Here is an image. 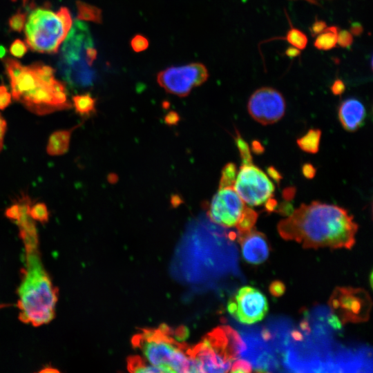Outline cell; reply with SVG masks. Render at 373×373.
I'll use <instances>...</instances> for the list:
<instances>
[{"instance_id":"obj_1","label":"cell","mask_w":373,"mask_h":373,"mask_svg":"<svg viewBox=\"0 0 373 373\" xmlns=\"http://www.w3.org/2000/svg\"><path fill=\"white\" fill-rule=\"evenodd\" d=\"M277 229L283 239L306 249H351L358 225L346 209L314 201L302 204L279 222Z\"/></svg>"},{"instance_id":"obj_33","label":"cell","mask_w":373,"mask_h":373,"mask_svg":"<svg viewBox=\"0 0 373 373\" xmlns=\"http://www.w3.org/2000/svg\"><path fill=\"white\" fill-rule=\"evenodd\" d=\"M327 28V23L323 20L316 19L315 21L309 28V32L312 37H316L321 33Z\"/></svg>"},{"instance_id":"obj_48","label":"cell","mask_w":373,"mask_h":373,"mask_svg":"<svg viewBox=\"0 0 373 373\" xmlns=\"http://www.w3.org/2000/svg\"><path fill=\"white\" fill-rule=\"evenodd\" d=\"M372 271L370 272V286L371 287H372Z\"/></svg>"},{"instance_id":"obj_44","label":"cell","mask_w":373,"mask_h":373,"mask_svg":"<svg viewBox=\"0 0 373 373\" xmlns=\"http://www.w3.org/2000/svg\"><path fill=\"white\" fill-rule=\"evenodd\" d=\"M252 151L255 153H262L264 151L263 146L258 141H254L251 146Z\"/></svg>"},{"instance_id":"obj_32","label":"cell","mask_w":373,"mask_h":373,"mask_svg":"<svg viewBox=\"0 0 373 373\" xmlns=\"http://www.w3.org/2000/svg\"><path fill=\"white\" fill-rule=\"evenodd\" d=\"M269 290L273 296L279 297L285 294V285L280 280H274L270 284Z\"/></svg>"},{"instance_id":"obj_31","label":"cell","mask_w":373,"mask_h":373,"mask_svg":"<svg viewBox=\"0 0 373 373\" xmlns=\"http://www.w3.org/2000/svg\"><path fill=\"white\" fill-rule=\"evenodd\" d=\"M11 94L4 85L0 86V110H4L11 103Z\"/></svg>"},{"instance_id":"obj_7","label":"cell","mask_w":373,"mask_h":373,"mask_svg":"<svg viewBox=\"0 0 373 373\" xmlns=\"http://www.w3.org/2000/svg\"><path fill=\"white\" fill-rule=\"evenodd\" d=\"M372 300L363 289L338 287L329 299V307L342 324L367 321L372 308Z\"/></svg>"},{"instance_id":"obj_26","label":"cell","mask_w":373,"mask_h":373,"mask_svg":"<svg viewBox=\"0 0 373 373\" xmlns=\"http://www.w3.org/2000/svg\"><path fill=\"white\" fill-rule=\"evenodd\" d=\"M235 140L243 164H252V156L249 145L238 132Z\"/></svg>"},{"instance_id":"obj_4","label":"cell","mask_w":373,"mask_h":373,"mask_svg":"<svg viewBox=\"0 0 373 373\" xmlns=\"http://www.w3.org/2000/svg\"><path fill=\"white\" fill-rule=\"evenodd\" d=\"M133 342L146 361L162 372H191L189 349L173 338L165 325L157 329L144 330Z\"/></svg>"},{"instance_id":"obj_6","label":"cell","mask_w":373,"mask_h":373,"mask_svg":"<svg viewBox=\"0 0 373 373\" xmlns=\"http://www.w3.org/2000/svg\"><path fill=\"white\" fill-rule=\"evenodd\" d=\"M87 26L76 21L62 46L58 67L63 79L73 88L93 85L95 72L86 61V50L93 45Z\"/></svg>"},{"instance_id":"obj_30","label":"cell","mask_w":373,"mask_h":373,"mask_svg":"<svg viewBox=\"0 0 373 373\" xmlns=\"http://www.w3.org/2000/svg\"><path fill=\"white\" fill-rule=\"evenodd\" d=\"M353 35L346 30H339L337 36V44L342 48H348L352 44Z\"/></svg>"},{"instance_id":"obj_20","label":"cell","mask_w":373,"mask_h":373,"mask_svg":"<svg viewBox=\"0 0 373 373\" xmlns=\"http://www.w3.org/2000/svg\"><path fill=\"white\" fill-rule=\"evenodd\" d=\"M258 218V213L251 208L245 207L243 211L236 224L239 233H245L254 228Z\"/></svg>"},{"instance_id":"obj_10","label":"cell","mask_w":373,"mask_h":373,"mask_svg":"<svg viewBox=\"0 0 373 373\" xmlns=\"http://www.w3.org/2000/svg\"><path fill=\"white\" fill-rule=\"evenodd\" d=\"M227 310L238 322L253 324L260 321L267 314L268 303L258 289L245 286L228 302Z\"/></svg>"},{"instance_id":"obj_5","label":"cell","mask_w":373,"mask_h":373,"mask_svg":"<svg viewBox=\"0 0 373 373\" xmlns=\"http://www.w3.org/2000/svg\"><path fill=\"white\" fill-rule=\"evenodd\" d=\"M72 27L68 9L61 7L57 12L48 8H38L30 14L25 27L26 44L35 52L55 54Z\"/></svg>"},{"instance_id":"obj_23","label":"cell","mask_w":373,"mask_h":373,"mask_svg":"<svg viewBox=\"0 0 373 373\" xmlns=\"http://www.w3.org/2000/svg\"><path fill=\"white\" fill-rule=\"evenodd\" d=\"M236 178V167L233 163L227 164L222 171L219 188L233 186Z\"/></svg>"},{"instance_id":"obj_41","label":"cell","mask_w":373,"mask_h":373,"mask_svg":"<svg viewBox=\"0 0 373 373\" xmlns=\"http://www.w3.org/2000/svg\"><path fill=\"white\" fill-rule=\"evenodd\" d=\"M277 206V201L270 198L266 202L265 209L268 212H272L276 210Z\"/></svg>"},{"instance_id":"obj_43","label":"cell","mask_w":373,"mask_h":373,"mask_svg":"<svg viewBox=\"0 0 373 373\" xmlns=\"http://www.w3.org/2000/svg\"><path fill=\"white\" fill-rule=\"evenodd\" d=\"M165 120L169 124H175L178 121V116L174 112H171L165 117Z\"/></svg>"},{"instance_id":"obj_29","label":"cell","mask_w":373,"mask_h":373,"mask_svg":"<svg viewBox=\"0 0 373 373\" xmlns=\"http://www.w3.org/2000/svg\"><path fill=\"white\" fill-rule=\"evenodd\" d=\"M231 372H251L252 365L251 363L246 359H236L231 366Z\"/></svg>"},{"instance_id":"obj_22","label":"cell","mask_w":373,"mask_h":373,"mask_svg":"<svg viewBox=\"0 0 373 373\" xmlns=\"http://www.w3.org/2000/svg\"><path fill=\"white\" fill-rule=\"evenodd\" d=\"M128 367L129 371L133 372H162L159 367L142 361L140 357L131 358Z\"/></svg>"},{"instance_id":"obj_13","label":"cell","mask_w":373,"mask_h":373,"mask_svg":"<svg viewBox=\"0 0 373 373\" xmlns=\"http://www.w3.org/2000/svg\"><path fill=\"white\" fill-rule=\"evenodd\" d=\"M241 251L245 261L251 264H260L269 254V246L266 236L256 229L239 233Z\"/></svg>"},{"instance_id":"obj_3","label":"cell","mask_w":373,"mask_h":373,"mask_svg":"<svg viewBox=\"0 0 373 373\" xmlns=\"http://www.w3.org/2000/svg\"><path fill=\"white\" fill-rule=\"evenodd\" d=\"M245 349V343L236 330L229 326L216 328L189 349L191 372H229Z\"/></svg>"},{"instance_id":"obj_18","label":"cell","mask_w":373,"mask_h":373,"mask_svg":"<svg viewBox=\"0 0 373 373\" xmlns=\"http://www.w3.org/2000/svg\"><path fill=\"white\" fill-rule=\"evenodd\" d=\"M321 131L312 128L296 140L299 148L309 153H316L319 149Z\"/></svg>"},{"instance_id":"obj_8","label":"cell","mask_w":373,"mask_h":373,"mask_svg":"<svg viewBox=\"0 0 373 373\" xmlns=\"http://www.w3.org/2000/svg\"><path fill=\"white\" fill-rule=\"evenodd\" d=\"M209 77L207 67L201 63L171 66L157 73L158 84L167 93L178 97L187 96L192 89L204 83Z\"/></svg>"},{"instance_id":"obj_14","label":"cell","mask_w":373,"mask_h":373,"mask_svg":"<svg viewBox=\"0 0 373 373\" xmlns=\"http://www.w3.org/2000/svg\"><path fill=\"white\" fill-rule=\"evenodd\" d=\"M343 127L348 131H357L364 123L366 111L363 103L356 98H348L342 102L338 111Z\"/></svg>"},{"instance_id":"obj_12","label":"cell","mask_w":373,"mask_h":373,"mask_svg":"<svg viewBox=\"0 0 373 373\" xmlns=\"http://www.w3.org/2000/svg\"><path fill=\"white\" fill-rule=\"evenodd\" d=\"M245 207L233 186L220 188L213 197L208 216L215 223L231 227L236 225Z\"/></svg>"},{"instance_id":"obj_37","label":"cell","mask_w":373,"mask_h":373,"mask_svg":"<svg viewBox=\"0 0 373 373\" xmlns=\"http://www.w3.org/2000/svg\"><path fill=\"white\" fill-rule=\"evenodd\" d=\"M6 131V122L0 115V151L3 145V139Z\"/></svg>"},{"instance_id":"obj_28","label":"cell","mask_w":373,"mask_h":373,"mask_svg":"<svg viewBox=\"0 0 373 373\" xmlns=\"http://www.w3.org/2000/svg\"><path fill=\"white\" fill-rule=\"evenodd\" d=\"M28 45L22 40L17 39L11 44L10 53L16 58H21L28 51Z\"/></svg>"},{"instance_id":"obj_17","label":"cell","mask_w":373,"mask_h":373,"mask_svg":"<svg viewBox=\"0 0 373 373\" xmlns=\"http://www.w3.org/2000/svg\"><path fill=\"white\" fill-rule=\"evenodd\" d=\"M76 6L77 20L92 21L95 23H102V11L100 8L80 0L76 1Z\"/></svg>"},{"instance_id":"obj_15","label":"cell","mask_w":373,"mask_h":373,"mask_svg":"<svg viewBox=\"0 0 373 373\" xmlns=\"http://www.w3.org/2000/svg\"><path fill=\"white\" fill-rule=\"evenodd\" d=\"M77 126L70 129L60 130L52 133L49 137L46 151L50 155H61L66 153L70 145L72 133Z\"/></svg>"},{"instance_id":"obj_34","label":"cell","mask_w":373,"mask_h":373,"mask_svg":"<svg viewBox=\"0 0 373 373\" xmlns=\"http://www.w3.org/2000/svg\"><path fill=\"white\" fill-rule=\"evenodd\" d=\"M21 214V207L19 202L10 206L6 210L5 215L11 220H17Z\"/></svg>"},{"instance_id":"obj_46","label":"cell","mask_w":373,"mask_h":373,"mask_svg":"<svg viewBox=\"0 0 373 373\" xmlns=\"http://www.w3.org/2000/svg\"><path fill=\"white\" fill-rule=\"evenodd\" d=\"M6 48L3 46L0 45V59L3 58L4 56L6 55Z\"/></svg>"},{"instance_id":"obj_16","label":"cell","mask_w":373,"mask_h":373,"mask_svg":"<svg viewBox=\"0 0 373 373\" xmlns=\"http://www.w3.org/2000/svg\"><path fill=\"white\" fill-rule=\"evenodd\" d=\"M72 100L76 113L81 116L88 117L96 112L97 99L89 93L76 95Z\"/></svg>"},{"instance_id":"obj_42","label":"cell","mask_w":373,"mask_h":373,"mask_svg":"<svg viewBox=\"0 0 373 373\" xmlns=\"http://www.w3.org/2000/svg\"><path fill=\"white\" fill-rule=\"evenodd\" d=\"M296 189L294 187H288L283 191V196L286 200H291L295 195Z\"/></svg>"},{"instance_id":"obj_9","label":"cell","mask_w":373,"mask_h":373,"mask_svg":"<svg viewBox=\"0 0 373 373\" xmlns=\"http://www.w3.org/2000/svg\"><path fill=\"white\" fill-rule=\"evenodd\" d=\"M240 198L250 206H258L271 198L274 186L267 175L253 164H242L234 183Z\"/></svg>"},{"instance_id":"obj_38","label":"cell","mask_w":373,"mask_h":373,"mask_svg":"<svg viewBox=\"0 0 373 373\" xmlns=\"http://www.w3.org/2000/svg\"><path fill=\"white\" fill-rule=\"evenodd\" d=\"M363 31V28L361 23L358 22L352 23L350 26V32L352 35L360 36Z\"/></svg>"},{"instance_id":"obj_35","label":"cell","mask_w":373,"mask_h":373,"mask_svg":"<svg viewBox=\"0 0 373 373\" xmlns=\"http://www.w3.org/2000/svg\"><path fill=\"white\" fill-rule=\"evenodd\" d=\"M330 88L334 95H341L345 90V85L341 79H336L332 84Z\"/></svg>"},{"instance_id":"obj_25","label":"cell","mask_w":373,"mask_h":373,"mask_svg":"<svg viewBox=\"0 0 373 373\" xmlns=\"http://www.w3.org/2000/svg\"><path fill=\"white\" fill-rule=\"evenodd\" d=\"M26 21V13L18 10L16 13L12 15L8 19V27L10 30L21 32L25 26Z\"/></svg>"},{"instance_id":"obj_40","label":"cell","mask_w":373,"mask_h":373,"mask_svg":"<svg viewBox=\"0 0 373 373\" xmlns=\"http://www.w3.org/2000/svg\"><path fill=\"white\" fill-rule=\"evenodd\" d=\"M300 50L296 48L294 46H289L287 48L285 52V54L287 57L289 58H294L299 56L300 55Z\"/></svg>"},{"instance_id":"obj_36","label":"cell","mask_w":373,"mask_h":373,"mask_svg":"<svg viewBox=\"0 0 373 373\" xmlns=\"http://www.w3.org/2000/svg\"><path fill=\"white\" fill-rule=\"evenodd\" d=\"M302 173L305 178L312 179L316 174V169L312 164L306 163L302 167Z\"/></svg>"},{"instance_id":"obj_45","label":"cell","mask_w":373,"mask_h":373,"mask_svg":"<svg viewBox=\"0 0 373 373\" xmlns=\"http://www.w3.org/2000/svg\"><path fill=\"white\" fill-rule=\"evenodd\" d=\"M11 1H13V2H15L17 0H11ZM21 1H22L23 6L24 7L25 6H28L30 8H32L35 7L34 0H21Z\"/></svg>"},{"instance_id":"obj_21","label":"cell","mask_w":373,"mask_h":373,"mask_svg":"<svg viewBox=\"0 0 373 373\" xmlns=\"http://www.w3.org/2000/svg\"><path fill=\"white\" fill-rule=\"evenodd\" d=\"M285 39L294 47L299 50L305 48L307 44L306 35L298 28L291 26L287 32Z\"/></svg>"},{"instance_id":"obj_19","label":"cell","mask_w":373,"mask_h":373,"mask_svg":"<svg viewBox=\"0 0 373 373\" xmlns=\"http://www.w3.org/2000/svg\"><path fill=\"white\" fill-rule=\"evenodd\" d=\"M338 28L335 26L327 27L317 35L314 46L321 50H328L334 48L337 44Z\"/></svg>"},{"instance_id":"obj_11","label":"cell","mask_w":373,"mask_h":373,"mask_svg":"<svg viewBox=\"0 0 373 373\" xmlns=\"http://www.w3.org/2000/svg\"><path fill=\"white\" fill-rule=\"evenodd\" d=\"M285 100L275 88L262 87L250 97L247 109L251 117L263 125L279 121L285 115Z\"/></svg>"},{"instance_id":"obj_39","label":"cell","mask_w":373,"mask_h":373,"mask_svg":"<svg viewBox=\"0 0 373 373\" xmlns=\"http://www.w3.org/2000/svg\"><path fill=\"white\" fill-rule=\"evenodd\" d=\"M267 173L269 175V176L272 179H274L277 183H279V182L283 178L280 173L274 166H269L267 169Z\"/></svg>"},{"instance_id":"obj_2","label":"cell","mask_w":373,"mask_h":373,"mask_svg":"<svg viewBox=\"0 0 373 373\" xmlns=\"http://www.w3.org/2000/svg\"><path fill=\"white\" fill-rule=\"evenodd\" d=\"M19 228L26 248V268L18 289L19 317L22 322L37 327L48 323L54 318L57 290L39 256L35 223Z\"/></svg>"},{"instance_id":"obj_27","label":"cell","mask_w":373,"mask_h":373,"mask_svg":"<svg viewBox=\"0 0 373 373\" xmlns=\"http://www.w3.org/2000/svg\"><path fill=\"white\" fill-rule=\"evenodd\" d=\"M131 47L135 52L146 50L149 46L148 39L142 35H135L131 40Z\"/></svg>"},{"instance_id":"obj_24","label":"cell","mask_w":373,"mask_h":373,"mask_svg":"<svg viewBox=\"0 0 373 373\" xmlns=\"http://www.w3.org/2000/svg\"><path fill=\"white\" fill-rule=\"evenodd\" d=\"M29 214L33 220L41 222H46L49 218V212L46 205L43 202H38L30 207Z\"/></svg>"},{"instance_id":"obj_47","label":"cell","mask_w":373,"mask_h":373,"mask_svg":"<svg viewBox=\"0 0 373 373\" xmlns=\"http://www.w3.org/2000/svg\"><path fill=\"white\" fill-rule=\"evenodd\" d=\"M305 1L309 2V3L316 5V6H319V3H318V1L316 0H305Z\"/></svg>"}]
</instances>
